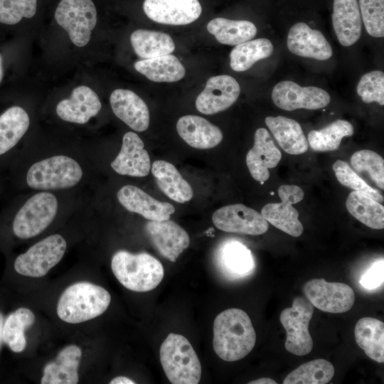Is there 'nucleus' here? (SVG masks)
Returning a JSON list of instances; mask_svg holds the SVG:
<instances>
[{"label": "nucleus", "mask_w": 384, "mask_h": 384, "mask_svg": "<svg viewBox=\"0 0 384 384\" xmlns=\"http://www.w3.org/2000/svg\"><path fill=\"white\" fill-rule=\"evenodd\" d=\"M256 334L247 314L231 308L220 313L213 324V349L222 360L245 358L255 346Z\"/></svg>", "instance_id": "f257e3e1"}, {"label": "nucleus", "mask_w": 384, "mask_h": 384, "mask_svg": "<svg viewBox=\"0 0 384 384\" xmlns=\"http://www.w3.org/2000/svg\"><path fill=\"white\" fill-rule=\"evenodd\" d=\"M111 302L110 293L103 287L87 282L71 284L62 293L58 304L60 319L79 324L102 314Z\"/></svg>", "instance_id": "f03ea898"}, {"label": "nucleus", "mask_w": 384, "mask_h": 384, "mask_svg": "<svg viewBox=\"0 0 384 384\" xmlns=\"http://www.w3.org/2000/svg\"><path fill=\"white\" fill-rule=\"evenodd\" d=\"M111 268L125 288L137 292L155 289L164 275L161 263L146 252L133 254L119 250L112 258Z\"/></svg>", "instance_id": "7ed1b4c3"}, {"label": "nucleus", "mask_w": 384, "mask_h": 384, "mask_svg": "<svg viewBox=\"0 0 384 384\" xmlns=\"http://www.w3.org/2000/svg\"><path fill=\"white\" fill-rule=\"evenodd\" d=\"M164 371L173 384H197L201 365L191 344L183 336L169 334L160 347Z\"/></svg>", "instance_id": "20e7f679"}, {"label": "nucleus", "mask_w": 384, "mask_h": 384, "mask_svg": "<svg viewBox=\"0 0 384 384\" xmlns=\"http://www.w3.org/2000/svg\"><path fill=\"white\" fill-rule=\"evenodd\" d=\"M82 177V168L75 159L58 155L31 165L27 172L26 182L34 189L58 190L73 187Z\"/></svg>", "instance_id": "39448f33"}, {"label": "nucleus", "mask_w": 384, "mask_h": 384, "mask_svg": "<svg viewBox=\"0 0 384 384\" xmlns=\"http://www.w3.org/2000/svg\"><path fill=\"white\" fill-rule=\"evenodd\" d=\"M58 200L51 193L41 192L28 198L16 214L12 229L21 239H28L43 232L53 220Z\"/></svg>", "instance_id": "423d86ee"}, {"label": "nucleus", "mask_w": 384, "mask_h": 384, "mask_svg": "<svg viewBox=\"0 0 384 384\" xmlns=\"http://www.w3.org/2000/svg\"><path fill=\"white\" fill-rule=\"evenodd\" d=\"M55 18L78 47L86 46L97 23V11L92 0H61Z\"/></svg>", "instance_id": "0eeeda50"}, {"label": "nucleus", "mask_w": 384, "mask_h": 384, "mask_svg": "<svg viewBox=\"0 0 384 384\" xmlns=\"http://www.w3.org/2000/svg\"><path fill=\"white\" fill-rule=\"evenodd\" d=\"M313 312V305L301 297H296L292 306L281 312L279 320L287 331L284 347L289 353L301 356L311 351L313 340L309 324Z\"/></svg>", "instance_id": "6e6552de"}, {"label": "nucleus", "mask_w": 384, "mask_h": 384, "mask_svg": "<svg viewBox=\"0 0 384 384\" xmlns=\"http://www.w3.org/2000/svg\"><path fill=\"white\" fill-rule=\"evenodd\" d=\"M66 247L63 236L58 234L50 235L19 255L15 260L14 269L23 276L41 277L61 260Z\"/></svg>", "instance_id": "1a4fd4ad"}, {"label": "nucleus", "mask_w": 384, "mask_h": 384, "mask_svg": "<svg viewBox=\"0 0 384 384\" xmlns=\"http://www.w3.org/2000/svg\"><path fill=\"white\" fill-rule=\"evenodd\" d=\"M278 195L282 202L266 204L261 210V215L285 233L293 237L300 236L304 228L299 220V213L292 204L302 201L303 190L298 186L282 185L278 188Z\"/></svg>", "instance_id": "9d476101"}, {"label": "nucleus", "mask_w": 384, "mask_h": 384, "mask_svg": "<svg viewBox=\"0 0 384 384\" xmlns=\"http://www.w3.org/2000/svg\"><path fill=\"white\" fill-rule=\"evenodd\" d=\"M304 293L313 306L322 311L338 314L349 311L355 302L353 289L341 282L313 279L305 284Z\"/></svg>", "instance_id": "9b49d317"}, {"label": "nucleus", "mask_w": 384, "mask_h": 384, "mask_svg": "<svg viewBox=\"0 0 384 384\" xmlns=\"http://www.w3.org/2000/svg\"><path fill=\"white\" fill-rule=\"evenodd\" d=\"M272 99L277 107L287 111L319 110L325 107L331 101V97L326 90L314 86L302 87L290 80L275 85Z\"/></svg>", "instance_id": "f8f14e48"}, {"label": "nucleus", "mask_w": 384, "mask_h": 384, "mask_svg": "<svg viewBox=\"0 0 384 384\" xmlns=\"http://www.w3.org/2000/svg\"><path fill=\"white\" fill-rule=\"evenodd\" d=\"M212 220L218 229L227 233L259 235L269 228L261 213L241 203L218 209L213 213Z\"/></svg>", "instance_id": "ddd939ff"}, {"label": "nucleus", "mask_w": 384, "mask_h": 384, "mask_svg": "<svg viewBox=\"0 0 384 384\" xmlns=\"http://www.w3.org/2000/svg\"><path fill=\"white\" fill-rule=\"evenodd\" d=\"M240 87L230 75L211 77L196 100L197 110L204 114H213L230 107L238 98Z\"/></svg>", "instance_id": "4468645a"}, {"label": "nucleus", "mask_w": 384, "mask_h": 384, "mask_svg": "<svg viewBox=\"0 0 384 384\" xmlns=\"http://www.w3.org/2000/svg\"><path fill=\"white\" fill-rule=\"evenodd\" d=\"M143 9L151 20L174 26L192 23L202 11L198 0H145Z\"/></svg>", "instance_id": "2eb2a0df"}, {"label": "nucleus", "mask_w": 384, "mask_h": 384, "mask_svg": "<svg viewBox=\"0 0 384 384\" xmlns=\"http://www.w3.org/2000/svg\"><path fill=\"white\" fill-rule=\"evenodd\" d=\"M145 228L156 250L171 262H175L190 244V238L186 231L169 219L150 220Z\"/></svg>", "instance_id": "dca6fc26"}, {"label": "nucleus", "mask_w": 384, "mask_h": 384, "mask_svg": "<svg viewBox=\"0 0 384 384\" xmlns=\"http://www.w3.org/2000/svg\"><path fill=\"white\" fill-rule=\"evenodd\" d=\"M111 167L119 174L144 177L149 174L151 161L141 138L134 132H128L122 138V144Z\"/></svg>", "instance_id": "f3484780"}, {"label": "nucleus", "mask_w": 384, "mask_h": 384, "mask_svg": "<svg viewBox=\"0 0 384 384\" xmlns=\"http://www.w3.org/2000/svg\"><path fill=\"white\" fill-rule=\"evenodd\" d=\"M287 44L290 52L300 57L326 60L333 54L331 46L323 33L303 22L290 28Z\"/></svg>", "instance_id": "a211bd4d"}, {"label": "nucleus", "mask_w": 384, "mask_h": 384, "mask_svg": "<svg viewBox=\"0 0 384 384\" xmlns=\"http://www.w3.org/2000/svg\"><path fill=\"white\" fill-rule=\"evenodd\" d=\"M282 154L276 146L270 133L259 128L255 133L254 145L246 156V164L252 178L263 183L270 177V169L277 166Z\"/></svg>", "instance_id": "6ab92c4d"}, {"label": "nucleus", "mask_w": 384, "mask_h": 384, "mask_svg": "<svg viewBox=\"0 0 384 384\" xmlns=\"http://www.w3.org/2000/svg\"><path fill=\"white\" fill-rule=\"evenodd\" d=\"M117 196L119 202L127 210L139 213L149 220H169L175 212L174 207L169 203L156 200L135 186H122Z\"/></svg>", "instance_id": "aec40b11"}, {"label": "nucleus", "mask_w": 384, "mask_h": 384, "mask_svg": "<svg viewBox=\"0 0 384 384\" xmlns=\"http://www.w3.org/2000/svg\"><path fill=\"white\" fill-rule=\"evenodd\" d=\"M101 107L96 92L87 86L80 85L73 89L70 98L58 103L56 113L64 121L85 124L100 112Z\"/></svg>", "instance_id": "412c9836"}, {"label": "nucleus", "mask_w": 384, "mask_h": 384, "mask_svg": "<svg viewBox=\"0 0 384 384\" xmlns=\"http://www.w3.org/2000/svg\"><path fill=\"white\" fill-rule=\"evenodd\" d=\"M110 102L114 114L132 129L143 132L149 125L146 104L129 90L116 89L110 95Z\"/></svg>", "instance_id": "4be33fe9"}, {"label": "nucleus", "mask_w": 384, "mask_h": 384, "mask_svg": "<svg viewBox=\"0 0 384 384\" xmlns=\"http://www.w3.org/2000/svg\"><path fill=\"white\" fill-rule=\"evenodd\" d=\"M179 136L191 146L200 149H211L223 139L220 128L196 115H185L176 124Z\"/></svg>", "instance_id": "5701e85b"}, {"label": "nucleus", "mask_w": 384, "mask_h": 384, "mask_svg": "<svg viewBox=\"0 0 384 384\" xmlns=\"http://www.w3.org/2000/svg\"><path fill=\"white\" fill-rule=\"evenodd\" d=\"M331 16L334 31L339 43L350 46L361 37L362 19L357 0H334Z\"/></svg>", "instance_id": "b1692460"}, {"label": "nucleus", "mask_w": 384, "mask_h": 384, "mask_svg": "<svg viewBox=\"0 0 384 384\" xmlns=\"http://www.w3.org/2000/svg\"><path fill=\"white\" fill-rule=\"evenodd\" d=\"M82 351L76 345L63 348L55 361L47 363L43 370L41 384H76Z\"/></svg>", "instance_id": "393cba45"}, {"label": "nucleus", "mask_w": 384, "mask_h": 384, "mask_svg": "<svg viewBox=\"0 0 384 384\" xmlns=\"http://www.w3.org/2000/svg\"><path fill=\"white\" fill-rule=\"evenodd\" d=\"M215 257L221 272L231 278L247 276L255 267L250 250L238 241L231 240L223 244Z\"/></svg>", "instance_id": "a878e982"}, {"label": "nucleus", "mask_w": 384, "mask_h": 384, "mask_svg": "<svg viewBox=\"0 0 384 384\" xmlns=\"http://www.w3.org/2000/svg\"><path fill=\"white\" fill-rule=\"evenodd\" d=\"M265 124L287 154L298 155L307 151V139L296 120L283 116L267 117Z\"/></svg>", "instance_id": "bb28decb"}, {"label": "nucleus", "mask_w": 384, "mask_h": 384, "mask_svg": "<svg viewBox=\"0 0 384 384\" xmlns=\"http://www.w3.org/2000/svg\"><path fill=\"white\" fill-rule=\"evenodd\" d=\"M151 169L159 188L171 200L183 203L193 198L191 186L171 163L157 160Z\"/></svg>", "instance_id": "cd10ccee"}, {"label": "nucleus", "mask_w": 384, "mask_h": 384, "mask_svg": "<svg viewBox=\"0 0 384 384\" xmlns=\"http://www.w3.org/2000/svg\"><path fill=\"white\" fill-rule=\"evenodd\" d=\"M355 339L358 346L372 360L384 362V324L378 319H360L354 329Z\"/></svg>", "instance_id": "c85d7f7f"}, {"label": "nucleus", "mask_w": 384, "mask_h": 384, "mask_svg": "<svg viewBox=\"0 0 384 384\" xmlns=\"http://www.w3.org/2000/svg\"><path fill=\"white\" fill-rule=\"evenodd\" d=\"M134 68L149 80L156 82H176L186 74L182 63L171 54L139 60L135 63Z\"/></svg>", "instance_id": "c756f323"}, {"label": "nucleus", "mask_w": 384, "mask_h": 384, "mask_svg": "<svg viewBox=\"0 0 384 384\" xmlns=\"http://www.w3.org/2000/svg\"><path fill=\"white\" fill-rule=\"evenodd\" d=\"M207 29L219 43L230 46L250 41L257 31L255 25L250 21L224 18L212 19L208 23Z\"/></svg>", "instance_id": "7c9ffc66"}, {"label": "nucleus", "mask_w": 384, "mask_h": 384, "mask_svg": "<svg viewBox=\"0 0 384 384\" xmlns=\"http://www.w3.org/2000/svg\"><path fill=\"white\" fill-rule=\"evenodd\" d=\"M29 124L28 114L19 106H13L0 115V156L17 144Z\"/></svg>", "instance_id": "2f4dec72"}, {"label": "nucleus", "mask_w": 384, "mask_h": 384, "mask_svg": "<svg viewBox=\"0 0 384 384\" xmlns=\"http://www.w3.org/2000/svg\"><path fill=\"white\" fill-rule=\"evenodd\" d=\"M130 41L136 54L143 59L171 54L175 50L171 37L160 31L138 29L131 34Z\"/></svg>", "instance_id": "473e14b6"}, {"label": "nucleus", "mask_w": 384, "mask_h": 384, "mask_svg": "<svg viewBox=\"0 0 384 384\" xmlns=\"http://www.w3.org/2000/svg\"><path fill=\"white\" fill-rule=\"evenodd\" d=\"M346 206L351 215L366 226L383 229L384 207L369 196L354 191L348 196Z\"/></svg>", "instance_id": "72a5a7b5"}, {"label": "nucleus", "mask_w": 384, "mask_h": 384, "mask_svg": "<svg viewBox=\"0 0 384 384\" xmlns=\"http://www.w3.org/2000/svg\"><path fill=\"white\" fill-rule=\"evenodd\" d=\"M273 50V45L267 38H257L238 44L230 55V67L237 72L245 71L256 62L270 57Z\"/></svg>", "instance_id": "f704fd0d"}, {"label": "nucleus", "mask_w": 384, "mask_h": 384, "mask_svg": "<svg viewBox=\"0 0 384 384\" xmlns=\"http://www.w3.org/2000/svg\"><path fill=\"white\" fill-rule=\"evenodd\" d=\"M36 317L29 309L21 307L11 313L4 320L3 341L15 353H20L26 346L25 331L31 326Z\"/></svg>", "instance_id": "c9c22d12"}, {"label": "nucleus", "mask_w": 384, "mask_h": 384, "mask_svg": "<svg viewBox=\"0 0 384 384\" xmlns=\"http://www.w3.org/2000/svg\"><path fill=\"white\" fill-rule=\"evenodd\" d=\"M353 125L348 121L337 119L319 130L308 134V143L315 151H334L339 148L341 139L353 134Z\"/></svg>", "instance_id": "e433bc0d"}, {"label": "nucleus", "mask_w": 384, "mask_h": 384, "mask_svg": "<svg viewBox=\"0 0 384 384\" xmlns=\"http://www.w3.org/2000/svg\"><path fill=\"white\" fill-rule=\"evenodd\" d=\"M335 373L334 366L319 358L310 361L292 370L283 380L284 384H326Z\"/></svg>", "instance_id": "4c0bfd02"}, {"label": "nucleus", "mask_w": 384, "mask_h": 384, "mask_svg": "<svg viewBox=\"0 0 384 384\" xmlns=\"http://www.w3.org/2000/svg\"><path fill=\"white\" fill-rule=\"evenodd\" d=\"M353 168L358 173H368L370 179L381 190L384 189V159L371 150H360L351 158Z\"/></svg>", "instance_id": "58836bf2"}, {"label": "nucleus", "mask_w": 384, "mask_h": 384, "mask_svg": "<svg viewBox=\"0 0 384 384\" xmlns=\"http://www.w3.org/2000/svg\"><path fill=\"white\" fill-rule=\"evenodd\" d=\"M332 169L336 178L342 185L363 193L380 203H383V196L362 179L346 162L337 160L333 164Z\"/></svg>", "instance_id": "ea45409f"}, {"label": "nucleus", "mask_w": 384, "mask_h": 384, "mask_svg": "<svg viewBox=\"0 0 384 384\" xmlns=\"http://www.w3.org/2000/svg\"><path fill=\"white\" fill-rule=\"evenodd\" d=\"M361 19L366 31L375 38L384 36V0H359Z\"/></svg>", "instance_id": "a19ab883"}, {"label": "nucleus", "mask_w": 384, "mask_h": 384, "mask_svg": "<svg viewBox=\"0 0 384 384\" xmlns=\"http://www.w3.org/2000/svg\"><path fill=\"white\" fill-rule=\"evenodd\" d=\"M357 93L365 103L384 105V73L373 70L364 74L357 85Z\"/></svg>", "instance_id": "79ce46f5"}, {"label": "nucleus", "mask_w": 384, "mask_h": 384, "mask_svg": "<svg viewBox=\"0 0 384 384\" xmlns=\"http://www.w3.org/2000/svg\"><path fill=\"white\" fill-rule=\"evenodd\" d=\"M36 8L37 0H0V23L16 24L23 17H33Z\"/></svg>", "instance_id": "37998d69"}, {"label": "nucleus", "mask_w": 384, "mask_h": 384, "mask_svg": "<svg viewBox=\"0 0 384 384\" xmlns=\"http://www.w3.org/2000/svg\"><path fill=\"white\" fill-rule=\"evenodd\" d=\"M383 282V261L375 262L363 275L360 280L361 285L368 289L380 286Z\"/></svg>", "instance_id": "c03bdc74"}, {"label": "nucleus", "mask_w": 384, "mask_h": 384, "mask_svg": "<svg viewBox=\"0 0 384 384\" xmlns=\"http://www.w3.org/2000/svg\"><path fill=\"white\" fill-rule=\"evenodd\" d=\"M110 384H134L136 383L133 380L126 376H117L114 378L110 382Z\"/></svg>", "instance_id": "a18cd8bd"}, {"label": "nucleus", "mask_w": 384, "mask_h": 384, "mask_svg": "<svg viewBox=\"0 0 384 384\" xmlns=\"http://www.w3.org/2000/svg\"><path fill=\"white\" fill-rule=\"evenodd\" d=\"M250 384H277L273 379L270 378H261L249 382Z\"/></svg>", "instance_id": "49530a36"}, {"label": "nucleus", "mask_w": 384, "mask_h": 384, "mask_svg": "<svg viewBox=\"0 0 384 384\" xmlns=\"http://www.w3.org/2000/svg\"><path fill=\"white\" fill-rule=\"evenodd\" d=\"M4 322V318L3 314L0 312V348L1 346L3 341V326Z\"/></svg>", "instance_id": "de8ad7c7"}, {"label": "nucleus", "mask_w": 384, "mask_h": 384, "mask_svg": "<svg viewBox=\"0 0 384 384\" xmlns=\"http://www.w3.org/2000/svg\"><path fill=\"white\" fill-rule=\"evenodd\" d=\"M3 76H4L3 60H2V57H1V55L0 54V83L2 81Z\"/></svg>", "instance_id": "09e8293b"}, {"label": "nucleus", "mask_w": 384, "mask_h": 384, "mask_svg": "<svg viewBox=\"0 0 384 384\" xmlns=\"http://www.w3.org/2000/svg\"><path fill=\"white\" fill-rule=\"evenodd\" d=\"M212 232H213V228H209L207 231H206V234L208 236H210V235H211Z\"/></svg>", "instance_id": "8fccbe9b"}]
</instances>
